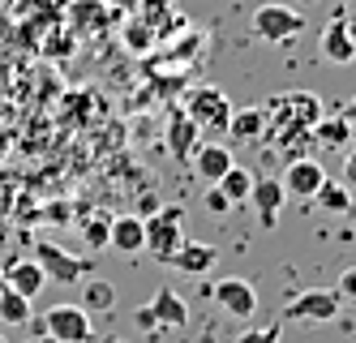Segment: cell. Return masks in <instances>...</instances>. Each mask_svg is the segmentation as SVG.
Returning a JSON list of instances; mask_svg holds the SVG:
<instances>
[{"mask_svg": "<svg viewBox=\"0 0 356 343\" xmlns=\"http://www.w3.org/2000/svg\"><path fill=\"white\" fill-rule=\"evenodd\" d=\"M322 120V99L314 90H284L266 99V134L262 138H279V134H296V129H314Z\"/></svg>", "mask_w": 356, "mask_h": 343, "instance_id": "6da1fadb", "label": "cell"}, {"mask_svg": "<svg viewBox=\"0 0 356 343\" xmlns=\"http://www.w3.org/2000/svg\"><path fill=\"white\" fill-rule=\"evenodd\" d=\"M35 262H39V271L47 275V283H65V287H82L95 275V262L90 257L69 253L56 241H39L35 245Z\"/></svg>", "mask_w": 356, "mask_h": 343, "instance_id": "7a4b0ae2", "label": "cell"}, {"mask_svg": "<svg viewBox=\"0 0 356 343\" xmlns=\"http://www.w3.org/2000/svg\"><path fill=\"white\" fill-rule=\"evenodd\" d=\"M181 219H185V206H159V210H150V215L142 219L146 223V253L150 257H159L163 266L176 257V249L185 245V232H181Z\"/></svg>", "mask_w": 356, "mask_h": 343, "instance_id": "3957f363", "label": "cell"}, {"mask_svg": "<svg viewBox=\"0 0 356 343\" xmlns=\"http://www.w3.org/2000/svg\"><path fill=\"white\" fill-rule=\"evenodd\" d=\"M43 335H47V343H95L90 313L73 301H60L43 313Z\"/></svg>", "mask_w": 356, "mask_h": 343, "instance_id": "277c9868", "label": "cell"}, {"mask_svg": "<svg viewBox=\"0 0 356 343\" xmlns=\"http://www.w3.org/2000/svg\"><path fill=\"white\" fill-rule=\"evenodd\" d=\"M185 112L193 116V125L202 134H211V138H223L227 125H232V103H227V95L219 86H197L185 103Z\"/></svg>", "mask_w": 356, "mask_h": 343, "instance_id": "5b68a950", "label": "cell"}, {"mask_svg": "<svg viewBox=\"0 0 356 343\" xmlns=\"http://www.w3.org/2000/svg\"><path fill=\"white\" fill-rule=\"evenodd\" d=\"M253 35L262 43H292L296 35H305V17L288 5H279V0H266V5L253 9Z\"/></svg>", "mask_w": 356, "mask_h": 343, "instance_id": "8992f818", "label": "cell"}, {"mask_svg": "<svg viewBox=\"0 0 356 343\" xmlns=\"http://www.w3.org/2000/svg\"><path fill=\"white\" fill-rule=\"evenodd\" d=\"M339 309H343L339 292H330V287H309V292H300V296L288 301L284 318H292V322H335Z\"/></svg>", "mask_w": 356, "mask_h": 343, "instance_id": "52a82bcc", "label": "cell"}, {"mask_svg": "<svg viewBox=\"0 0 356 343\" xmlns=\"http://www.w3.org/2000/svg\"><path fill=\"white\" fill-rule=\"evenodd\" d=\"M211 296H215V305L227 313V318H253V313H258V292H253L249 279L227 275V279H219L211 287Z\"/></svg>", "mask_w": 356, "mask_h": 343, "instance_id": "ba28073f", "label": "cell"}, {"mask_svg": "<svg viewBox=\"0 0 356 343\" xmlns=\"http://www.w3.org/2000/svg\"><path fill=\"white\" fill-rule=\"evenodd\" d=\"M318 51H322V61H330V65H352V61H356V43H352L348 13H343V9L322 26V35H318Z\"/></svg>", "mask_w": 356, "mask_h": 343, "instance_id": "9c48e42d", "label": "cell"}, {"mask_svg": "<svg viewBox=\"0 0 356 343\" xmlns=\"http://www.w3.org/2000/svg\"><path fill=\"white\" fill-rule=\"evenodd\" d=\"M197 138H202V129L193 125V116H189L185 108H176V112H172V120H168V150H172V159L181 163V168H189V163H193V150L202 146Z\"/></svg>", "mask_w": 356, "mask_h": 343, "instance_id": "30bf717a", "label": "cell"}, {"mask_svg": "<svg viewBox=\"0 0 356 343\" xmlns=\"http://www.w3.org/2000/svg\"><path fill=\"white\" fill-rule=\"evenodd\" d=\"M322 180H326V168L318 163V159H292L288 168H284V193H292V198H305V202H314V193L322 189Z\"/></svg>", "mask_w": 356, "mask_h": 343, "instance_id": "8fae6325", "label": "cell"}, {"mask_svg": "<svg viewBox=\"0 0 356 343\" xmlns=\"http://www.w3.org/2000/svg\"><path fill=\"white\" fill-rule=\"evenodd\" d=\"M193 176H202L207 184H219L227 172L236 168V159H232V146H223V142H202L197 150H193Z\"/></svg>", "mask_w": 356, "mask_h": 343, "instance_id": "7c38bea8", "label": "cell"}, {"mask_svg": "<svg viewBox=\"0 0 356 343\" xmlns=\"http://www.w3.org/2000/svg\"><path fill=\"white\" fill-rule=\"evenodd\" d=\"M146 313H150V322H155V326H172V330H185L189 326V305L176 296L172 287H159V292L150 296Z\"/></svg>", "mask_w": 356, "mask_h": 343, "instance_id": "4fadbf2b", "label": "cell"}, {"mask_svg": "<svg viewBox=\"0 0 356 343\" xmlns=\"http://www.w3.org/2000/svg\"><path fill=\"white\" fill-rule=\"evenodd\" d=\"M284 180H275V176H262V180H253V193L249 202L258 206V223L262 228H275L279 223V210H284Z\"/></svg>", "mask_w": 356, "mask_h": 343, "instance_id": "5bb4252c", "label": "cell"}, {"mask_svg": "<svg viewBox=\"0 0 356 343\" xmlns=\"http://www.w3.org/2000/svg\"><path fill=\"white\" fill-rule=\"evenodd\" d=\"M215 262H219V249L215 245H197V241H185L181 249H176V257L168 262V266L172 271H181V275H207L211 266H215Z\"/></svg>", "mask_w": 356, "mask_h": 343, "instance_id": "9a60e30c", "label": "cell"}, {"mask_svg": "<svg viewBox=\"0 0 356 343\" xmlns=\"http://www.w3.org/2000/svg\"><path fill=\"white\" fill-rule=\"evenodd\" d=\"M5 283L13 287V292H22V296H26V301H35L39 292H43V283H47V275L39 271V262L31 257H17V262H9V266H5Z\"/></svg>", "mask_w": 356, "mask_h": 343, "instance_id": "2e32d148", "label": "cell"}, {"mask_svg": "<svg viewBox=\"0 0 356 343\" xmlns=\"http://www.w3.org/2000/svg\"><path fill=\"white\" fill-rule=\"evenodd\" d=\"M108 245L120 249V253H142V249H146V223H142L138 215L112 219V241H108Z\"/></svg>", "mask_w": 356, "mask_h": 343, "instance_id": "e0dca14e", "label": "cell"}, {"mask_svg": "<svg viewBox=\"0 0 356 343\" xmlns=\"http://www.w3.org/2000/svg\"><path fill=\"white\" fill-rule=\"evenodd\" d=\"M262 134H266V108L232 112V125H227V138H232V142H258Z\"/></svg>", "mask_w": 356, "mask_h": 343, "instance_id": "ac0fdd59", "label": "cell"}, {"mask_svg": "<svg viewBox=\"0 0 356 343\" xmlns=\"http://www.w3.org/2000/svg\"><path fill=\"white\" fill-rule=\"evenodd\" d=\"M314 202L322 206V210H330V215H348V210H352V189H348V184L343 180H322V189L314 193Z\"/></svg>", "mask_w": 356, "mask_h": 343, "instance_id": "d6986e66", "label": "cell"}, {"mask_svg": "<svg viewBox=\"0 0 356 343\" xmlns=\"http://www.w3.org/2000/svg\"><path fill=\"white\" fill-rule=\"evenodd\" d=\"M0 322H5V326H26L31 322V301L22 292H13L9 283L0 287Z\"/></svg>", "mask_w": 356, "mask_h": 343, "instance_id": "ffe728a7", "label": "cell"}, {"mask_svg": "<svg viewBox=\"0 0 356 343\" xmlns=\"http://www.w3.org/2000/svg\"><path fill=\"white\" fill-rule=\"evenodd\" d=\"M348 138H352V120H343V116H322L314 125V142L318 146H343Z\"/></svg>", "mask_w": 356, "mask_h": 343, "instance_id": "44dd1931", "label": "cell"}, {"mask_svg": "<svg viewBox=\"0 0 356 343\" xmlns=\"http://www.w3.org/2000/svg\"><path fill=\"white\" fill-rule=\"evenodd\" d=\"M253 180H258V176H253L249 168H241V163H236L232 172L219 180V189L232 198V206H241V202H249V193H253Z\"/></svg>", "mask_w": 356, "mask_h": 343, "instance_id": "7402d4cb", "label": "cell"}, {"mask_svg": "<svg viewBox=\"0 0 356 343\" xmlns=\"http://www.w3.org/2000/svg\"><path fill=\"white\" fill-rule=\"evenodd\" d=\"M78 305H82L86 313H90V309H112V305H116V287H112L108 279H86Z\"/></svg>", "mask_w": 356, "mask_h": 343, "instance_id": "603a6c76", "label": "cell"}, {"mask_svg": "<svg viewBox=\"0 0 356 343\" xmlns=\"http://www.w3.org/2000/svg\"><path fill=\"white\" fill-rule=\"evenodd\" d=\"M120 43L129 47V51H138V56H142V51H150V47L159 43V35H155V26H146L142 17H134V22H129V26L120 31Z\"/></svg>", "mask_w": 356, "mask_h": 343, "instance_id": "cb8c5ba5", "label": "cell"}, {"mask_svg": "<svg viewBox=\"0 0 356 343\" xmlns=\"http://www.w3.org/2000/svg\"><path fill=\"white\" fill-rule=\"evenodd\" d=\"M168 13H176V0H138V17L146 26H155V35H159V26H163Z\"/></svg>", "mask_w": 356, "mask_h": 343, "instance_id": "d4e9b609", "label": "cell"}, {"mask_svg": "<svg viewBox=\"0 0 356 343\" xmlns=\"http://www.w3.org/2000/svg\"><path fill=\"white\" fill-rule=\"evenodd\" d=\"M82 236H86L90 249H108V241H112V219H108V215L86 219V223H82Z\"/></svg>", "mask_w": 356, "mask_h": 343, "instance_id": "484cf974", "label": "cell"}, {"mask_svg": "<svg viewBox=\"0 0 356 343\" xmlns=\"http://www.w3.org/2000/svg\"><path fill=\"white\" fill-rule=\"evenodd\" d=\"M284 339V322H270V326H258V330H241L236 343H279Z\"/></svg>", "mask_w": 356, "mask_h": 343, "instance_id": "4316f807", "label": "cell"}, {"mask_svg": "<svg viewBox=\"0 0 356 343\" xmlns=\"http://www.w3.org/2000/svg\"><path fill=\"white\" fill-rule=\"evenodd\" d=\"M202 206H207L211 215H227V210H232V198H227V193L219 189V184H211V189H207V198H202Z\"/></svg>", "mask_w": 356, "mask_h": 343, "instance_id": "83f0119b", "label": "cell"}, {"mask_svg": "<svg viewBox=\"0 0 356 343\" xmlns=\"http://www.w3.org/2000/svg\"><path fill=\"white\" fill-rule=\"evenodd\" d=\"M335 292H339L343 301H356V266H348V271L339 275V287H335Z\"/></svg>", "mask_w": 356, "mask_h": 343, "instance_id": "f1b7e54d", "label": "cell"}, {"mask_svg": "<svg viewBox=\"0 0 356 343\" xmlns=\"http://www.w3.org/2000/svg\"><path fill=\"white\" fill-rule=\"evenodd\" d=\"M339 172H343V184H348V189H356V150L343 154V168H339Z\"/></svg>", "mask_w": 356, "mask_h": 343, "instance_id": "f546056e", "label": "cell"}, {"mask_svg": "<svg viewBox=\"0 0 356 343\" xmlns=\"http://www.w3.org/2000/svg\"><path fill=\"white\" fill-rule=\"evenodd\" d=\"M47 219H60V223H65V219H69V206H65V202H52V206H47Z\"/></svg>", "mask_w": 356, "mask_h": 343, "instance_id": "4dcf8cb0", "label": "cell"}, {"mask_svg": "<svg viewBox=\"0 0 356 343\" xmlns=\"http://www.w3.org/2000/svg\"><path fill=\"white\" fill-rule=\"evenodd\" d=\"M339 116H343V120H352V125H356V95H352V99H348V103H343V108H339Z\"/></svg>", "mask_w": 356, "mask_h": 343, "instance_id": "1f68e13d", "label": "cell"}, {"mask_svg": "<svg viewBox=\"0 0 356 343\" xmlns=\"http://www.w3.org/2000/svg\"><path fill=\"white\" fill-rule=\"evenodd\" d=\"M343 13H348V31H352V43H356V5H348Z\"/></svg>", "mask_w": 356, "mask_h": 343, "instance_id": "d6a6232c", "label": "cell"}, {"mask_svg": "<svg viewBox=\"0 0 356 343\" xmlns=\"http://www.w3.org/2000/svg\"><path fill=\"white\" fill-rule=\"evenodd\" d=\"M108 343H124V339H108Z\"/></svg>", "mask_w": 356, "mask_h": 343, "instance_id": "836d02e7", "label": "cell"}, {"mask_svg": "<svg viewBox=\"0 0 356 343\" xmlns=\"http://www.w3.org/2000/svg\"><path fill=\"white\" fill-rule=\"evenodd\" d=\"M0 287H5V275H0Z\"/></svg>", "mask_w": 356, "mask_h": 343, "instance_id": "e575fe53", "label": "cell"}, {"mask_svg": "<svg viewBox=\"0 0 356 343\" xmlns=\"http://www.w3.org/2000/svg\"><path fill=\"white\" fill-rule=\"evenodd\" d=\"M0 343H5V335H0Z\"/></svg>", "mask_w": 356, "mask_h": 343, "instance_id": "d590c367", "label": "cell"}, {"mask_svg": "<svg viewBox=\"0 0 356 343\" xmlns=\"http://www.w3.org/2000/svg\"><path fill=\"white\" fill-rule=\"evenodd\" d=\"M352 5H356V0H352Z\"/></svg>", "mask_w": 356, "mask_h": 343, "instance_id": "8d00e7d4", "label": "cell"}]
</instances>
